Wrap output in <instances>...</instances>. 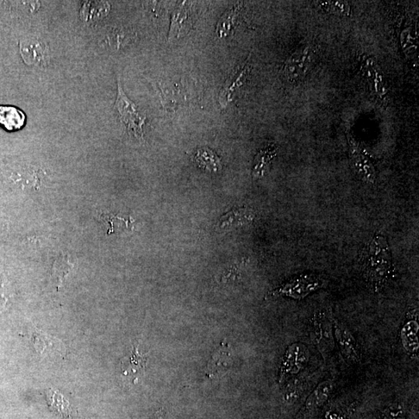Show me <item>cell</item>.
I'll return each instance as SVG.
<instances>
[{
  "mask_svg": "<svg viewBox=\"0 0 419 419\" xmlns=\"http://www.w3.org/2000/svg\"><path fill=\"white\" fill-rule=\"evenodd\" d=\"M362 272L369 287L378 292L383 289L393 271L392 255L383 235H375L362 255Z\"/></svg>",
  "mask_w": 419,
  "mask_h": 419,
  "instance_id": "6da1fadb",
  "label": "cell"
},
{
  "mask_svg": "<svg viewBox=\"0 0 419 419\" xmlns=\"http://www.w3.org/2000/svg\"><path fill=\"white\" fill-rule=\"evenodd\" d=\"M327 279L321 275L303 274L287 280L268 293V298L286 297L295 300H302L311 293L327 287Z\"/></svg>",
  "mask_w": 419,
  "mask_h": 419,
  "instance_id": "7a4b0ae2",
  "label": "cell"
},
{
  "mask_svg": "<svg viewBox=\"0 0 419 419\" xmlns=\"http://www.w3.org/2000/svg\"><path fill=\"white\" fill-rule=\"evenodd\" d=\"M121 121L126 125L130 133H133L137 139L143 137V126L146 123V117L140 114L135 104L125 95L120 79L117 80V96L115 103Z\"/></svg>",
  "mask_w": 419,
  "mask_h": 419,
  "instance_id": "3957f363",
  "label": "cell"
},
{
  "mask_svg": "<svg viewBox=\"0 0 419 419\" xmlns=\"http://www.w3.org/2000/svg\"><path fill=\"white\" fill-rule=\"evenodd\" d=\"M310 333L312 342L324 360H327L335 347L331 315H327L324 312L315 315L311 319Z\"/></svg>",
  "mask_w": 419,
  "mask_h": 419,
  "instance_id": "277c9868",
  "label": "cell"
},
{
  "mask_svg": "<svg viewBox=\"0 0 419 419\" xmlns=\"http://www.w3.org/2000/svg\"><path fill=\"white\" fill-rule=\"evenodd\" d=\"M309 350L304 344L296 342L289 347L280 369V382H285L301 373L309 364Z\"/></svg>",
  "mask_w": 419,
  "mask_h": 419,
  "instance_id": "5b68a950",
  "label": "cell"
},
{
  "mask_svg": "<svg viewBox=\"0 0 419 419\" xmlns=\"http://www.w3.org/2000/svg\"><path fill=\"white\" fill-rule=\"evenodd\" d=\"M331 323L335 330V339L343 358L352 364H359L361 362V355L358 342L351 333V331L345 324L338 321L331 315Z\"/></svg>",
  "mask_w": 419,
  "mask_h": 419,
  "instance_id": "8992f818",
  "label": "cell"
},
{
  "mask_svg": "<svg viewBox=\"0 0 419 419\" xmlns=\"http://www.w3.org/2000/svg\"><path fill=\"white\" fill-rule=\"evenodd\" d=\"M312 55L313 52L310 46L296 50L285 62L284 75L286 79L291 83L302 79L309 70Z\"/></svg>",
  "mask_w": 419,
  "mask_h": 419,
  "instance_id": "52a82bcc",
  "label": "cell"
},
{
  "mask_svg": "<svg viewBox=\"0 0 419 419\" xmlns=\"http://www.w3.org/2000/svg\"><path fill=\"white\" fill-rule=\"evenodd\" d=\"M350 164L354 173L362 182L373 185L376 183L377 173L372 162L362 153L352 137L348 139Z\"/></svg>",
  "mask_w": 419,
  "mask_h": 419,
  "instance_id": "ba28073f",
  "label": "cell"
},
{
  "mask_svg": "<svg viewBox=\"0 0 419 419\" xmlns=\"http://www.w3.org/2000/svg\"><path fill=\"white\" fill-rule=\"evenodd\" d=\"M21 53L25 64L29 66L47 65L48 49L45 43L36 37H28L21 42Z\"/></svg>",
  "mask_w": 419,
  "mask_h": 419,
  "instance_id": "9c48e42d",
  "label": "cell"
},
{
  "mask_svg": "<svg viewBox=\"0 0 419 419\" xmlns=\"http://www.w3.org/2000/svg\"><path fill=\"white\" fill-rule=\"evenodd\" d=\"M334 389L333 380H327L323 381L312 392L306 401L303 408L298 414V419H308L312 414L328 401L331 392Z\"/></svg>",
  "mask_w": 419,
  "mask_h": 419,
  "instance_id": "30bf717a",
  "label": "cell"
},
{
  "mask_svg": "<svg viewBox=\"0 0 419 419\" xmlns=\"http://www.w3.org/2000/svg\"><path fill=\"white\" fill-rule=\"evenodd\" d=\"M255 219V212L249 207L235 208L224 215L217 224V230L230 231L248 226Z\"/></svg>",
  "mask_w": 419,
  "mask_h": 419,
  "instance_id": "8fae6325",
  "label": "cell"
},
{
  "mask_svg": "<svg viewBox=\"0 0 419 419\" xmlns=\"http://www.w3.org/2000/svg\"><path fill=\"white\" fill-rule=\"evenodd\" d=\"M231 362V350L229 344L224 340L211 355L206 373L211 379L222 377L230 370Z\"/></svg>",
  "mask_w": 419,
  "mask_h": 419,
  "instance_id": "7c38bea8",
  "label": "cell"
},
{
  "mask_svg": "<svg viewBox=\"0 0 419 419\" xmlns=\"http://www.w3.org/2000/svg\"><path fill=\"white\" fill-rule=\"evenodd\" d=\"M362 70L375 95L381 101H386L387 91L382 72L377 62L372 58L365 57L362 61Z\"/></svg>",
  "mask_w": 419,
  "mask_h": 419,
  "instance_id": "4fadbf2b",
  "label": "cell"
},
{
  "mask_svg": "<svg viewBox=\"0 0 419 419\" xmlns=\"http://www.w3.org/2000/svg\"><path fill=\"white\" fill-rule=\"evenodd\" d=\"M191 27V21L188 4L184 2L174 10L172 15L170 33L168 37V41L171 42L185 36Z\"/></svg>",
  "mask_w": 419,
  "mask_h": 419,
  "instance_id": "5bb4252c",
  "label": "cell"
},
{
  "mask_svg": "<svg viewBox=\"0 0 419 419\" xmlns=\"http://www.w3.org/2000/svg\"><path fill=\"white\" fill-rule=\"evenodd\" d=\"M148 364L146 355L139 351L137 347H133L128 355L121 360V371L124 376L133 378L135 382L141 376Z\"/></svg>",
  "mask_w": 419,
  "mask_h": 419,
  "instance_id": "9a60e30c",
  "label": "cell"
},
{
  "mask_svg": "<svg viewBox=\"0 0 419 419\" xmlns=\"http://www.w3.org/2000/svg\"><path fill=\"white\" fill-rule=\"evenodd\" d=\"M249 64L247 60L240 70L236 71L228 79L219 95V102L222 108H226L233 101L235 92L245 83L249 72Z\"/></svg>",
  "mask_w": 419,
  "mask_h": 419,
  "instance_id": "2e32d148",
  "label": "cell"
},
{
  "mask_svg": "<svg viewBox=\"0 0 419 419\" xmlns=\"http://www.w3.org/2000/svg\"><path fill=\"white\" fill-rule=\"evenodd\" d=\"M26 123L24 113L12 106H0V125L6 130L17 131Z\"/></svg>",
  "mask_w": 419,
  "mask_h": 419,
  "instance_id": "e0dca14e",
  "label": "cell"
},
{
  "mask_svg": "<svg viewBox=\"0 0 419 419\" xmlns=\"http://www.w3.org/2000/svg\"><path fill=\"white\" fill-rule=\"evenodd\" d=\"M277 148L274 145H270L256 155L253 168V177L255 179H262L270 168L272 162L277 155Z\"/></svg>",
  "mask_w": 419,
  "mask_h": 419,
  "instance_id": "ac0fdd59",
  "label": "cell"
},
{
  "mask_svg": "<svg viewBox=\"0 0 419 419\" xmlns=\"http://www.w3.org/2000/svg\"><path fill=\"white\" fill-rule=\"evenodd\" d=\"M418 324L416 320L406 322L401 329V340L405 351L410 355H416L418 351Z\"/></svg>",
  "mask_w": 419,
  "mask_h": 419,
  "instance_id": "d6986e66",
  "label": "cell"
},
{
  "mask_svg": "<svg viewBox=\"0 0 419 419\" xmlns=\"http://www.w3.org/2000/svg\"><path fill=\"white\" fill-rule=\"evenodd\" d=\"M195 161L199 167L212 173H217L222 168L221 159L208 148L198 149L195 156Z\"/></svg>",
  "mask_w": 419,
  "mask_h": 419,
  "instance_id": "ffe728a7",
  "label": "cell"
},
{
  "mask_svg": "<svg viewBox=\"0 0 419 419\" xmlns=\"http://www.w3.org/2000/svg\"><path fill=\"white\" fill-rule=\"evenodd\" d=\"M240 10L239 5L231 6V8L224 12L220 20H219L217 24L216 33L220 39H224V37H227L229 35L230 31L233 29Z\"/></svg>",
  "mask_w": 419,
  "mask_h": 419,
  "instance_id": "44dd1931",
  "label": "cell"
},
{
  "mask_svg": "<svg viewBox=\"0 0 419 419\" xmlns=\"http://www.w3.org/2000/svg\"><path fill=\"white\" fill-rule=\"evenodd\" d=\"M110 5L106 2H89L84 5L81 17L85 21L98 20L108 14Z\"/></svg>",
  "mask_w": 419,
  "mask_h": 419,
  "instance_id": "7402d4cb",
  "label": "cell"
},
{
  "mask_svg": "<svg viewBox=\"0 0 419 419\" xmlns=\"http://www.w3.org/2000/svg\"><path fill=\"white\" fill-rule=\"evenodd\" d=\"M48 398L50 406L55 411H57L59 416L64 418H70L72 410L70 405L66 401V399L61 395L60 393L55 390L48 391Z\"/></svg>",
  "mask_w": 419,
  "mask_h": 419,
  "instance_id": "603a6c76",
  "label": "cell"
},
{
  "mask_svg": "<svg viewBox=\"0 0 419 419\" xmlns=\"http://www.w3.org/2000/svg\"><path fill=\"white\" fill-rule=\"evenodd\" d=\"M318 3L324 10L331 12V14L343 17L352 15L351 6L347 2L329 1L319 2Z\"/></svg>",
  "mask_w": 419,
  "mask_h": 419,
  "instance_id": "cb8c5ba5",
  "label": "cell"
},
{
  "mask_svg": "<svg viewBox=\"0 0 419 419\" xmlns=\"http://www.w3.org/2000/svg\"><path fill=\"white\" fill-rule=\"evenodd\" d=\"M308 377L300 376L296 380L293 381L292 384L289 387V390L286 392V399L289 401H295L306 389L309 385Z\"/></svg>",
  "mask_w": 419,
  "mask_h": 419,
  "instance_id": "d4e9b609",
  "label": "cell"
},
{
  "mask_svg": "<svg viewBox=\"0 0 419 419\" xmlns=\"http://www.w3.org/2000/svg\"><path fill=\"white\" fill-rule=\"evenodd\" d=\"M405 418L406 409L405 405L395 403L384 409L380 419H405Z\"/></svg>",
  "mask_w": 419,
  "mask_h": 419,
  "instance_id": "484cf974",
  "label": "cell"
}]
</instances>
